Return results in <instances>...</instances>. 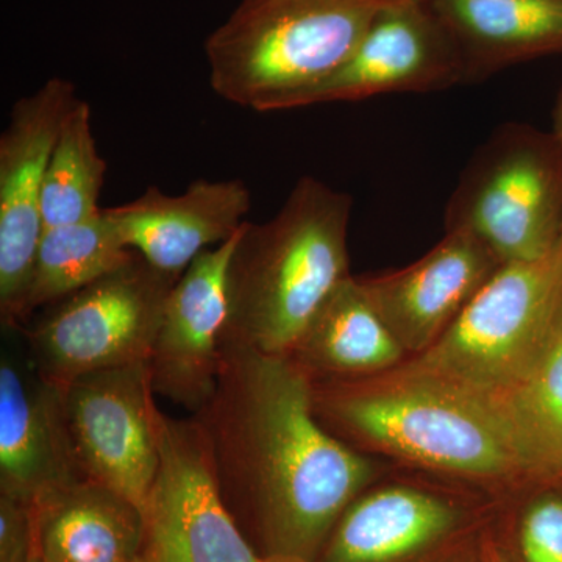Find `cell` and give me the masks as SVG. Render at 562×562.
<instances>
[{
  "label": "cell",
  "instance_id": "cell-1",
  "mask_svg": "<svg viewBox=\"0 0 562 562\" xmlns=\"http://www.w3.org/2000/svg\"><path fill=\"white\" fill-rule=\"evenodd\" d=\"M192 417L225 505L262 560L316 561L347 506L382 473L379 458L321 424L312 380L290 357L222 344L216 390Z\"/></svg>",
  "mask_w": 562,
  "mask_h": 562
},
{
  "label": "cell",
  "instance_id": "cell-2",
  "mask_svg": "<svg viewBox=\"0 0 562 562\" xmlns=\"http://www.w3.org/2000/svg\"><path fill=\"white\" fill-rule=\"evenodd\" d=\"M312 390L317 419L358 452L484 490L538 482L495 405L408 361L362 379L312 380Z\"/></svg>",
  "mask_w": 562,
  "mask_h": 562
},
{
  "label": "cell",
  "instance_id": "cell-3",
  "mask_svg": "<svg viewBox=\"0 0 562 562\" xmlns=\"http://www.w3.org/2000/svg\"><path fill=\"white\" fill-rule=\"evenodd\" d=\"M351 206L349 194L305 176L276 216L244 222L228 262L222 344L290 355L325 299L351 276Z\"/></svg>",
  "mask_w": 562,
  "mask_h": 562
},
{
  "label": "cell",
  "instance_id": "cell-4",
  "mask_svg": "<svg viewBox=\"0 0 562 562\" xmlns=\"http://www.w3.org/2000/svg\"><path fill=\"white\" fill-rule=\"evenodd\" d=\"M397 0H241L205 43L210 85L224 101L286 111L341 68L373 20Z\"/></svg>",
  "mask_w": 562,
  "mask_h": 562
},
{
  "label": "cell",
  "instance_id": "cell-5",
  "mask_svg": "<svg viewBox=\"0 0 562 562\" xmlns=\"http://www.w3.org/2000/svg\"><path fill=\"white\" fill-rule=\"evenodd\" d=\"M562 317V241L536 261L503 262L449 331L409 364L480 397L520 382Z\"/></svg>",
  "mask_w": 562,
  "mask_h": 562
},
{
  "label": "cell",
  "instance_id": "cell-6",
  "mask_svg": "<svg viewBox=\"0 0 562 562\" xmlns=\"http://www.w3.org/2000/svg\"><path fill=\"white\" fill-rule=\"evenodd\" d=\"M446 231H468L502 262L536 261L562 241V150L553 133L509 122L473 154Z\"/></svg>",
  "mask_w": 562,
  "mask_h": 562
},
{
  "label": "cell",
  "instance_id": "cell-7",
  "mask_svg": "<svg viewBox=\"0 0 562 562\" xmlns=\"http://www.w3.org/2000/svg\"><path fill=\"white\" fill-rule=\"evenodd\" d=\"M180 276L138 254L63 301L29 328L33 372L54 387L87 373L149 362L169 292Z\"/></svg>",
  "mask_w": 562,
  "mask_h": 562
},
{
  "label": "cell",
  "instance_id": "cell-8",
  "mask_svg": "<svg viewBox=\"0 0 562 562\" xmlns=\"http://www.w3.org/2000/svg\"><path fill=\"white\" fill-rule=\"evenodd\" d=\"M57 390L80 479L116 492L143 513L160 460L162 413L149 362L87 373Z\"/></svg>",
  "mask_w": 562,
  "mask_h": 562
},
{
  "label": "cell",
  "instance_id": "cell-9",
  "mask_svg": "<svg viewBox=\"0 0 562 562\" xmlns=\"http://www.w3.org/2000/svg\"><path fill=\"white\" fill-rule=\"evenodd\" d=\"M143 519L139 562H265L225 505L194 417L161 413L160 460Z\"/></svg>",
  "mask_w": 562,
  "mask_h": 562
},
{
  "label": "cell",
  "instance_id": "cell-10",
  "mask_svg": "<svg viewBox=\"0 0 562 562\" xmlns=\"http://www.w3.org/2000/svg\"><path fill=\"white\" fill-rule=\"evenodd\" d=\"M77 101L69 80L52 77L18 99L0 135V316L20 327L43 236L44 179L63 121Z\"/></svg>",
  "mask_w": 562,
  "mask_h": 562
},
{
  "label": "cell",
  "instance_id": "cell-11",
  "mask_svg": "<svg viewBox=\"0 0 562 562\" xmlns=\"http://www.w3.org/2000/svg\"><path fill=\"white\" fill-rule=\"evenodd\" d=\"M464 83L468 68L452 33L428 3L397 0L373 20L341 68L292 99L288 110Z\"/></svg>",
  "mask_w": 562,
  "mask_h": 562
},
{
  "label": "cell",
  "instance_id": "cell-12",
  "mask_svg": "<svg viewBox=\"0 0 562 562\" xmlns=\"http://www.w3.org/2000/svg\"><path fill=\"white\" fill-rule=\"evenodd\" d=\"M503 262L468 231H446L420 260L357 277L361 291L408 358L435 346Z\"/></svg>",
  "mask_w": 562,
  "mask_h": 562
},
{
  "label": "cell",
  "instance_id": "cell-13",
  "mask_svg": "<svg viewBox=\"0 0 562 562\" xmlns=\"http://www.w3.org/2000/svg\"><path fill=\"white\" fill-rule=\"evenodd\" d=\"M238 235L202 251L181 273L169 292L151 349L155 394L192 416L216 390L227 321V269Z\"/></svg>",
  "mask_w": 562,
  "mask_h": 562
},
{
  "label": "cell",
  "instance_id": "cell-14",
  "mask_svg": "<svg viewBox=\"0 0 562 562\" xmlns=\"http://www.w3.org/2000/svg\"><path fill=\"white\" fill-rule=\"evenodd\" d=\"M250 203L243 180H195L183 194L149 187L135 201L106 211L128 249L158 271L181 276L202 251L239 232Z\"/></svg>",
  "mask_w": 562,
  "mask_h": 562
},
{
  "label": "cell",
  "instance_id": "cell-15",
  "mask_svg": "<svg viewBox=\"0 0 562 562\" xmlns=\"http://www.w3.org/2000/svg\"><path fill=\"white\" fill-rule=\"evenodd\" d=\"M80 479L70 460L57 387L0 362V495L29 508Z\"/></svg>",
  "mask_w": 562,
  "mask_h": 562
},
{
  "label": "cell",
  "instance_id": "cell-16",
  "mask_svg": "<svg viewBox=\"0 0 562 562\" xmlns=\"http://www.w3.org/2000/svg\"><path fill=\"white\" fill-rule=\"evenodd\" d=\"M460 520V508L441 492L413 483L372 484L347 506L317 558L402 562L441 542Z\"/></svg>",
  "mask_w": 562,
  "mask_h": 562
},
{
  "label": "cell",
  "instance_id": "cell-17",
  "mask_svg": "<svg viewBox=\"0 0 562 562\" xmlns=\"http://www.w3.org/2000/svg\"><path fill=\"white\" fill-rule=\"evenodd\" d=\"M33 553L43 562H139L138 506L101 484L77 479L31 506Z\"/></svg>",
  "mask_w": 562,
  "mask_h": 562
},
{
  "label": "cell",
  "instance_id": "cell-18",
  "mask_svg": "<svg viewBox=\"0 0 562 562\" xmlns=\"http://www.w3.org/2000/svg\"><path fill=\"white\" fill-rule=\"evenodd\" d=\"M464 57L468 81L562 55V0H428Z\"/></svg>",
  "mask_w": 562,
  "mask_h": 562
},
{
  "label": "cell",
  "instance_id": "cell-19",
  "mask_svg": "<svg viewBox=\"0 0 562 562\" xmlns=\"http://www.w3.org/2000/svg\"><path fill=\"white\" fill-rule=\"evenodd\" d=\"M288 357L312 380L362 379L408 360L355 276L325 299Z\"/></svg>",
  "mask_w": 562,
  "mask_h": 562
},
{
  "label": "cell",
  "instance_id": "cell-20",
  "mask_svg": "<svg viewBox=\"0 0 562 562\" xmlns=\"http://www.w3.org/2000/svg\"><path fill=\"white\" fill-rule=\"evenodd\" d=\"M135 255L122 243L106 209L87 221L46 228L22 306V322L36 310L47 308L116 271Z\"/></svg>",
  "mask_w": 562,
  "mask_h": 562
},
{
  "label": "cell",
  "instance_id": "cell-21",
  "mask_svg": "<svg viewBox=\"0 0 562 562\" xmlns=\"http://www.w3.org/2000/svg\"><path fill=\"white\" fill-rule=\"evenodd\" d=\"M538 482H562V317L527 375L492 398Z\"/></svg>",
  "mask_w": 562,
  "mask_h": 562
},
{
  "label": "cell",
  "instance_id": "cell-22",
  "mask_svg": "<svg viewBox=\"0 0 562 562\" xmlns=\"http://www.w3.org/2000/svg\"><path fill=\"white\" fill-rule=\"evenodd\" d=\"M91 122L90 105L77 98L47 165L41 199L44 231L90 220L102 210L99 195L106 161L99 154Z\"/></svg>",
  "mask_w": 562,
  "mask_h": 562
},
{
  "label": "cell",
  "instance_id": "cell-23",
  "mask_svg": "<svg viewBox=\"0 0 562 562\" xmlns=\"http://www.w3.org/2000/svg\"><path fill=\"white\" fill-rule=\"evenodd\" d=\"M524 562H562V494L546 491L528 503L519 527Z\"/></svg>",
  "mask_w": 562,
  "mask_h": 562
},
{
  "label": "cell",
  "instance_id": "cell-24",
  "mask_svg": "<svg viewBox=\"0 0 562 562\" xmlns=\"http://www.w3.org/2000/svg\"><path fill=\"white\" fill-rule=\"evenodd\" d=\"M32 554L31 508L0 495V562H31Z\"/></svg>",
  "mask_w": 562,
  "mask_h": 562
},
{
  "label": "cell",
  "instance_id": "cell-25",
  "mask_svg": "<svg viewBox=\"0 0 562 562\" xmlns=\"http://www.w3.org/2000/svg\"><path fill=\"white\" fill-rule=\"evenodd\" d=\"M552 133L562 150V90L558 92L557 99H554L552 110Z\"/></svg>",
  "mask_w": 562,
  "mask_h": 562
},
{
  "label": "cell",
  "instance_id": "cell-26",
  "mask_svg": "<svg viewBox=\"0 0 562 562\" xmlns=\"http://www.w3.org/2000/svg\"><path fill=\"white\" fill-rule=\"evenodd\" d=\"M265 562H302V561L284 560V558H269V560H265Z\"/></svg>",
  "mask_w": 562,
  "mask_h": 562
},
{
  "label": "cell",
  "instance_id": "cell-27",
  "mask_svg": "<svg viewBox=\"0 0 562 562\" xmlns=\"http://www.w3.org/2000/svg\"><path fill=\"white\" fill-rule=\"evenodd\" d=\"M31 562H43V561H41V560H40V558H38V557H36V554H35V553H33V554H32V560H31Z\"/></svg>",
  "mask_w": 562,
  "mask_h": 562
},
{
  "label": "cell",
  "instance_id": "cell-28",
  "mask_svg": "<svg viewBox=\"0 0 562 562\" xmlns=\"http://www.w3.org/2000/svg\"><path fill=\"white\" fill-rule=\"evenodd\" d=\"M417 2H425V3H427L428 0H417Z\"/></svg>",
  "mask_w": 562,
  "mask_h": 562
}]
</instances>
